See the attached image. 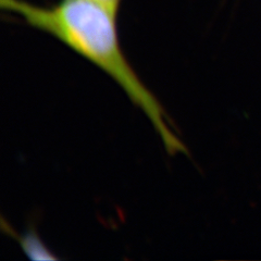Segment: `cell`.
Instances as JSON below:
<instances>
[{
    "instance_id": "obj_3",
    "label": "cell",
    "mask_w": 261,
    "mask_h": 261,
    "mask_svg": "<svg viewBox=\"0 0 261 261\" xmlns=\"http://www.w3.org/2000/svg\"><path fill=\"white\" fill-rule=\"evenodd\" d=\"M96 2L105 5L106 7H108L109 9L112 10L113 12L118 13L122 0H96Z\"/></svg>"
},
{
    "instance_id": "obj_2",
    "label": "cell",
    "mask_w": 261,
    "mask_h": 261,
    "mask_svg": "<svg viewBox=\"0 0 261 261\" xmlns=\"http://www.w3.org/2000/svg\"><path fill=\"white\" fill-rule=\"evenodd\" d=\"M21 243H22V246H23L24 251L28 252V254L32 258H35L36 259V254H35V252H37V254L40 255V258L51 259L50 256L43 254V252H48V254H49V251L45 248V246H43L42 243H40L39 241H37L36 236H34V235L25 236V238H24V240Z\"/></svg>"
},
{
    "instance_id": "obj_1",
    "label": "cell",
    "mask_w": 261,
    "mask_h": 261,
    "mask_svg": "<svg viewBox=\"0 0 261 261\" xmlns=\"http://www.w3.org/2000/svg\"><path fill=\"white\" fill-rule=\"evenodd\" d=\"M0 6L28 25L60 40L111 77L148 118L169 154L187 151L158 98L137 75L122 50L116 12L96 0H60L51 7L25 0H0Z\"/></svg>"
}]
</instances>
